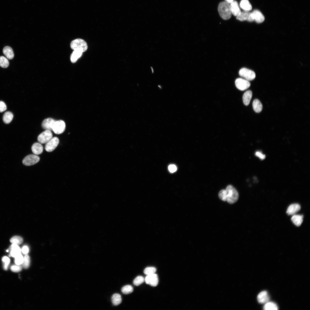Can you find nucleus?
I'll return each instance as SVG.
<instances>
[{"label": "nucleus", "instance_id": "nucleus-1", "mask_svg": "<svg viewBox=\"0 0 310 310\" xmlns=\"http://www.w3.org/2000/svg\"><path fill=\"white\" fill-rule=\"evenodd\" d=\"M218 196L220 199L227 201L230 204L236 202L239 198V194L235 188L231 185L227 186L225 189L220 191Z\"/></svg>", "mask_w": 310, "mask_h": 310}, {"label": "nucleus", "instance_id": "nucleus-2", "mask_svg": "<svg viewBox=\"0 0 310 310\" xmlns=\"http://www.w3.org/2000/svg\"><path fill=\"white\" fill-rule=\"evenodd\" d=\"M218 10L220 17L224 20H228L232 16L230 4L225 1L220 3Z\"/></svg>", "mask_w": 310, "mask_h": 310}, {"label": "nucleus", "instance_id": "nucleus-3", "mask_svg": "<svg viewBox=\"0 0 310 310\" xmlns=\"http://www.w3.org/2000/svg\"><path fill=\"white\" fill-rule=\"evenodd\" d=\"M70 46L74 51H78L82 53L86 51L88 49L87 44L86 41L80 38L73 40L71 43Z\"/></svg>", "mask_w": 310, "mask_h": 310}, {"label": "nucleus", "instance_id": "nucleus-4", "mask_svg": "<svg viewBox=\"0 0 310 310\" xmlns=\"http://www.w3.org/2000/svg\"><path fill=\"white\" fill-rule=\"evenodd\" d=\"M239 74L241 77L249 81L253 80L256 76L254 71L246 68L241 69L239 71Z\"/></svg>", "mask_w": 310, "mask_h": 310}, {"label": "nucleus", "instance_id": "nucleus-5", "mask_svg": "<svg viewBox=\"0 0 310 310\" xmlns=\"http://www.w3.org/2000/svg\"><path fill=\"white\" fill-rule=\"evenodd\" d=\"M40 158L37 155L31 154L26 156L22 161L23 164L26 166L34 165L40 160Z\"/></svg>", "mask_w": 310, "mask_h": 310}, {"label": "nucleus", "instance_id": "nucleus-6", "mask_svg": "<svg viewBox=\"0 0 310 310\" xmlns=\"http://www.w3.org/2000/svg\"><path fill=\"white\" fill-rule=\"evenodd\" d=\"M65 129V124L62 120L56 121L54 123L52 130L56 134H59L63 133Z\"/></svg>", "mask_w": 310, "mask_h": 310}, {"label": "nucleus", "instance_id": "nucleus-7", "mask_svg": "<svg viewBox=\"0 0 310 310\" xmlns=\"http://www.w3.org/2000/svg\"><path fill=\"white\" fill-rule=\"evenodd\" d=\"M235 83L237 88L241 91L247 89L250 86V84L249 81L241 78L237 79Z\"/></svg>", "mask_w": 310, "mask_h": 310}, {"label": "nucleus", "instance_id": "nucleus-8", "mask_svg": "<svg viewBox=\"0 0 310 310\" xmlns=\"http://www.w3.org/2000/svg\"><path fill=\"white\" fill-rule=\"evenodd\" d=\"M52 137L53 134L51 131L46 130L39 135L37 140L41 144H46Z\"/></svg>", "mask_w": 310, "mask_h": 310}, {"label": "nucleus", "instance_id": "nucleus-9", "mask_svg": "<svg viewBox=\"0 0 310 310\" xmlns=\"http://www.w3.org/2000/svg\"><path fill=\"white\" fill-rule=\"evenodd\" d=\"M59 142V140L58 137H52L46 143L45 146V150L48 152H52L58 146Z\"/></svg>", "mask_w": 310, "mask_h": 310}, {"label": "nucleus", "instance_id": "nucleus-10", "mask_svg": "<svg viewBox=\"0 0 310 310\" xmlns=\"http://www.w3.org/2000/svg\"><path fill=\"white\" fill-rule=\"evenodd\" d=\"M236 17L237 20L241 21L247 20L249 22H252L254 21L252 12L248 11H241L240 14Z\"/></svg>", "mask_w": 310, "mask_h": 310}, {"label": "nucleus", "instance_id": "nucleus-11", "mask_svg": "<svg viewBox=\"0 0 310 310\" xmlns=\"http://www.w3.org/2000/svg\"><path fill=\"white\" fill-rule=\"evenodd\" d=\"M146 283L152 286H156L158 282L157 275L155 274L147 275L145 278Z\"/></svg>", "mask_w": 310, "mask_h": 310}, {"label": "nucleus", "instance_id": "nucleus-12", "mask_svg": "<svg viewBox=\"0 0 310 310\" xmlns=\"http://www.w3.org/2000/svg\"><path fill=\"white\" fill-rule=\"evenodd\" d=\"M56 120L49 118L46 119L43 121L42 123V127L46 130H52L54 124Z\"/></svg>", "mask_w": 310, "mask_h": 310}, {"label": "nucleus", "instance_id": "nucleus-13", "mask_svg": "<svg viewBox=\"0 0 310 310\" xmlns=\"http://www.w3.org/2000/svg\"><path fill=\"white\" fill-rule=\"evenodd\" d=\"M270 297L267 291H263L260 292L257 296V300L260 303H265L268 302Z\"/></svg>", "mask_w": 310, "mask_h": 310}, {"label": "nucleus", "instance_id": "nucleus-14", "mask_svg": "<svg viewBox=\"0 0 310 310\" xmlns=\"http://www.w3.org/2000/svg\"><path fill=\"white\" fill-rule=\"evenodd\" d=\"M230 5L232 14L235 16L239 15L241 11L237 2L234 1Z\"/></svg>", "mask_w": 310, "mask_h": 310}, {"label": "nucleus", "instance_id": "nucleus-15", "mask_svg": "<svg viewBox=\"0 0 310 310\" xmlns=\"http://www.w3.org/2000/svg\"><path fill=\"white\" fill-rule=\"evenodd\" d=\"M300 206L298 204H293L290 205L288 207L286 213L288 215H293L300 210Z\"/></svg>", "mask_w": 310, "mask_h": 310}, {"label": "nucleus", "instance_id": "nucleus-16", "mask_svg": "<svg viewBox=\"0 0 310 310\" xmlns=\"http://www.w3.org/2000/svg\"><path fill=\"white\" fill-rule=\"evenodd\" d=\"M10 255L13 257H15L21 254V249L18 245L12 244L10 247Z\"/></svg>", "mask_w": 310, "mask_h": 310}, {"label": "nucleus", "instance_id": "nucleus-17", "mask_svg": "<svg viewBox=\"0 0 310 310\" xmlns=\"http://www.w3.org/2000/svg\"><path fill=\"white\" fill-rule=\"evenodd\" d=\"M254 20L257 23H261L264 21L265 17L262 13L257 10H254L252 12Z\"/></svg>", "mask_w": 310, "mask_h": 310}, {"label": "nucleus", "instance_id": "nucleus-18", "mask_svg": "<svg viewBox=\"0 0 310 310\" xmlns=\"http://www.w3.org/2000/svg\"><path fill=\"white\" fill-rule=\"evenodd\" d=\"M43 147L41 144L36 142L32 145L31 149L33 153L36 155L41 154L43 151Z\"/></svg>", "mask_w": 310, "mask_h": 310}, {"label": "nucleus", "instance_id": "nucleus-19", "mask_svg": "<svg viewBox=\"0 0 310 310\" xmlns=\"http://www.w3.org/2000/svg\"><path fill=\"white\" fill-rule=\"evenodd\" d=\"M252 96V93L251 90H247L244 93L243 96V102L244 105L247 106L249 104Z\"/></svg>", "mask_w": 310, "mask_h": 310}, {"label": "nucleus", "instance_id": "nucleus-20", "mask_svg": "<svg viewBox=\"0 0 310 310\" xmlns=\"http://www.w3.org/2000/svg\"><path fill=\"white\" fill-rule=\"evenodd\" d=\"M3 53L6 57L11 59L14 57V54L12 49L8 46H5L3 49Z\"/></svg>", "mask_w": 310, "mask_h": 310}, {"label": "nucleus", "instance_id": "nucleus-21", "mask_svg": "<svg viewBox=\"0 0 310 310\" xmlns=\"http://www.w3.org/2000/svg\"><path fill=\"white\" fill-rule=\"evenodd\" d=\"M303 215L294 214L293 215L291 220L293 223L297 226H300L303 221Z\"/></svg>", "mask_w": 310, "mask_h": 310}, {"label": "nucleus", "instance_id": "nucleus-22", "mask_svg": "<svg viewBox=\"0 0 310 310\" xmlns=\"http://www.w3.org/2000/svg\"><path fill=\"white\" fill-rule=\"evenodd\" d=\"M240 7L244 11H249L252 9V6L248 0H241Z\"/></svg>", "mask_w": 310, "mask_h": 310}, {"label": "nucleus", "instance_id": "nucleus-23", "mask_svg": "<svg viewBox=\"0 0 310 310\" xmlns=\"http://www.w3.org/2000/svg\"><path fill=\"white\" fill-rule=\"evenodd\" d=\"M252 106L253 109L257 113L260 112L262 109V104L258 99H255L253 100Z\"/></svg>", "mask_w": 310, "mask_h": 310}, {"label": "nucleus", "instance_id": "nucleus-24", "mask_svg": "<svg viewBox=\"0 0 310 310\" xmlns=\"http://www.w3.org/2000/svg\"><path fill=\"white\" fill-rule=\"evenodd\" d=\"M263 309L265 310H277L278 307L276 303L272 302H268L265 303Z\"/></svg>", "mask_w": 310, "mask_h": 310}, {"label": "nucleus", "instance_id": "nucleus-25", "mask_svg": "<svg viewBox=\"0 0 310 310\" xmlns=\"http://www.w3.org/2000/svg\"><path fill=\"white\" fill-rule=\"evenodd\" d=\"M111 301L113 304L115 305H119L122 302L121 295L117 293L113 294L111 297Z\"/></svg>", "mask_w": 310, "mask_h": 310}, {"label": "nucleus", "instance_id": "nucleus-26", "mask_svg": "<svg viewBox=\"0 0 310 310\" xmlns=\"http://www.w3.org/2000/svg\"><path fill=\"white\" fill-rule=\"evenodd\" d=\"M82 53L79 51H74L70 56V60L71 62L73 63L75 62L82 56Z\"/></svg>", "mask_w": 310, "mask_h": 310}, {"label": "nucleus", "instance_id": "nucleus-27", "mask_svg": "<svg viewBox=\"0 0 310 310\" xmlns=\"http://www.w3.org/2000/svg\"><path fill=\"white\" fill-rule=\"evenodd\" d=\"M13 117V115L11 112H6L3 116V121L6 124L9 123L12 121Z\"/></svg>", "mask_w": 310, "mask_h": 310}, {"label": "nucleus", "instance_id": "nucleus-28", "mask_svg": "<svg viewBox=\"0 0 310 310\" xmlns=\"http://www.w3.org/2000/svg\"><path fill=\"white\" fill-rule=\"evenodd\" d=\"M23 241L22 238L19 236H15L10 239V242L12 244L19 245L22 244Z\"/></svg>", "mask_w": 310, "mask_h": 310}, {"label": "nucleus", "instance_id": "nucleus-29", "mask_svg": "<svg viewBox=\"0 0 310 310\" xmlns=\"http://www.w3.org/2000/svg\"><path fill=\"white\" fill-rule=\"evenodd\" d=\"M9 63L8 60L3 56L0 57V66L3 68H6L9 66Z\"/></svg>", "mask_w": 310, "mask_h": 310}, {"label": "nucleus", "instance_id": "nucleus-30", "mask_svg": "<svg viewBox=\"0 0 310 310\" xmlns=\"http://www.w3.org/2000/svg\"><path fill=\"white\" fill-rule=\"evenodd\" d=\"M133 291L132 286L130 285H126L123 286L121 289V291L125 294H128L131 293Z\"/></svg>", "mask_w": 310, "mask_h": 310}, {"label": "nucleus", "instance_id": "nucleus-31", "mask_svg": "<svg viewBox=\"0 0 310 310\" xmlns=\"http://www.w3.org/2000/svg\"><path fill=\"white\" fill-rule=\"evenodd\" d=\"M30 263V259L29 256L26 254L24 257L23 262L22 264L23 268L27 269L29 267Z\"/></svg>", "mask_w": 310, "mask_h": 310}, {"label": "nucleus", "instance_id": "nucleus-32", "mask_svg": "<svg viewBox=\"0 0 310 310\" xmlns=\"http://www.w3.org/2000/svg\"><path fill=\"white\" fill-rule=\"evenodd\" d=\"M145 281V278L142 276H138L134 280L133 284L136 286H138L142 284Z\"/></svg>", "mask_w": 310, "mask_h": 310}, {"label": "nucleus", "instance_id": "nucleus-33", "mask_svg": "<svg viewBox=\"0 0 310 310\" xmlns=\"http://www.w3.org/2000/svg\"><path fill=\"white\" fill-rule=\"evenodd\" d=\"M156 270V269L155 267H148L144 269V272L145 274L147 275L154 274Z\"/></svg>", "mask_w": 310, "mask_h": 310}, {"label": "nucleus", "instance_id": "nucleus-34", "mask_svg": "<svg viewBox=\"0 0 310 310\" xmlns=\"http://www.w3.org/2000/svg\"><path fill=\"white\" fill-rule=\"evenodd\" d=\"M2 261L4 263L3 269L5 270H7L10 262V259L7 257L5 256L2 257Z\"/></svg>", "mask_w": 310, "mask_h": 310}, {"label": "nucleus", "instance_id": "nucleus-35", "mask_svg": "<svg viewBox=\"0 0 310 310\" xmlns=\"http://www.w3.org/2000/svg\"><path fill=\"white\" fill-rule=\"evenodd\" d=\"M15 258L14 261L16 264L20 265L22 264L24 257L21 254L15 257Z\"/></svg>", "mask_w": 310, "mask_h": 310}, {"label": "nucleus", "instance_id": "nucleus-36", "mask_svg": "<svg viewBox=\"0 0 310 310\" xmlns=\"http://www.w3.org/2000/svg\"><path fill=\"white\" fill-rule=\"evenodd\" d=\"M12 272H18L20 271L22 269V266L20 265H13L10 268Z\"/></svg>", "mask_w": 310, "mask_h": 310}, {"label": "nucleus", "instance_id": "nucleus-37", "mask_svg": "<svg viewBox=\"0 0 310 310\" xmlns=\"http://www.w3.org/2000/svg\"><path fill=\"white\" fill-rule=\"evenodd\" d=\"M7 109V106L5 103L2 101H0V112H3Z\"/></svg>", "mask_w": 310, "mask_h": 310}, {"label": "nucleus", "instance_id": "nucleus-38", "mask_svg": "<svg viewBox=\"0 0 310 310\" xmlns=\"http://www.w3.org/2000/svg\"><path fill=\"white\" fill-rule=\"evenodd\" d=\"M255 154L256 156L259 157L261 160L264 159L266 157L265 155L261 152L258 151H257L255 153Z\"/></svg>", "mask_w": 310, "mask_h": 310}, {"label": "nucleus", "instance_id": "nucleus-39", "mask_svg": "<svg viewBox=\"0 0 310 310\" xmlns=\"http://www.w3.org/2000/svg\"><path fill=\"white\" fill-rule=\"evenodd\" d=\"M169 171L171 173H173L176 171L177 169L176 166L174 164L170 165L168 167Z\"/></svg>", "mask_w": 310, "mask_h": 310}, {"label": "nucleus", "instance_id": "nucleus-40", "mask_svg": "<svg viewBox=\"0 0 310 310\" xmlns=\"http://www.w3.org/2000/svg\"><path fill=\"white\" fill-rule=\"evenodd\" d=\"M21 251L24 254H27L29 251L28 247L26 246H24L22 248Z\"/></svg>", "mask_w": 310, "mask_h": 310}, {"label": "nucleus", "instance_id": "nucleus-41", "mask_svg": "<svg viewBox=\"0 0 310 310\" xmlns=\"http://www.w3.org/2000/svg\"><path fill=\"white\" fill-rule=\"evenodd\" d=\"M225 0V1H226V2H227V3H229V4H230L231 2H232L233 1H234V0Z\"/></svg>", "mask_w": 310, "mask_h": 310}]
</instances>
